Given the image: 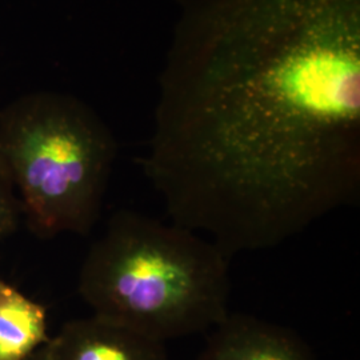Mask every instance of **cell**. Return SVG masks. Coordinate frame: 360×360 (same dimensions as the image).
<instances>
[{"mask_svg": "<svg viewBox=\"0 0 360 360\" xmlns=\"http://www.w3.org/2000/svg\"><path fill=\"white\" fill-rule=\"evenodd\" d=\"M143 171L171 223L229 257L360 193V0H188Z\"/></svg>", "mask_w": 360, "mask_h": 360, "instance_id": "1", "label": "cell"}, {"mask_svg": "<svg viewBox=\"0 0 360 360\" xmlns=\"http://www.w3.org/2000/svg\"><path fill=\"white\" fill-rule=\"evenodd\" d=\"M229 262L196 232L120 211L91 245L77 290L92 315L165 343L229 316Z\"/></svg>", "mask_w": 360, "mask_h": 360, "instance_id": "2", "label": "cell"}, {"mask_svg": "<svg viewBox=\"0 0 360 360\" xmlns=\"http://www.w3.org/2000/svg\"><path fill=\"white\" fill-rule=\"evenodd\" d=\"M115 158L110 129L72 95L27 94L0 112V162L40 238L92 230Z\"/></svg>", "mask_w": 360, "mask_h": 360, "instance_id": "3", "label": "cell"}, {"mask_svg": "<svg viewBox=\"0 0 360 360\" xmlns=\"http://www.w3.org/2000/svg\"><path fill=\"white\" fill-rule=\"evenodd\" d=\"M196 360H315L304 340L283 326L229 314L212 328Z\"/></svg>", "mask_w": 360, "mask_h": 360, "instance_id": "4", "label": "cell"}, {"mask_svg": "<svg viewBox=\"0 0 360 360\" xmlns=\"http://www.w3.org/2000/svg\"><path fill=\"white\" fill-rule=\"evenodd\" d=\"M49 348L53 360H169L165 343L95 315L65 323Z\"/></svg>", "mask_w": 360, "mask_h": 360, "instance_id": "5", "label": "cell"}, {"mask_svg": "<svg viewBox=\"0 0 360 360\" xmlns=\"http://www.w3.org/2000/svg\"><path fill=\"white\" fill-rule=\"evenodd\" d=\"M50 339L46 309L0 278V360H25Z\"/></svg>", "mask_w": 360, "mask_h": 360, "instance_id": "6", "label": "cell"}, {"mask_svg": "<svg viewBox=\"0 0 360 360\" xmlns=\"http://www.w3.org/2000/svg\"><path fill=\"white\" fill-rule=\"evenodd\" d=\"M20 212L13 181L0 162V240L15 231Z\"/></svg>", "mask_w": 360, "mask_h": 360, "instance_id": "7", "label": "cell"}, {"mask_svg": "<svg viewBox=\"0 0 360 360\" xmlns=\"http://www.w3.org/2000/svg\"><path fill=\"white\" fill-rule=\"evenodd\" d=\"M25 360H53L51 355V351L49 348V343L41 346V347L37 349L34 354H31L28 358Z\"/></svg>", "mask_w": 360, "mask_h": 360, "instance_id": "8", "label": "cell"}]
</instances>
